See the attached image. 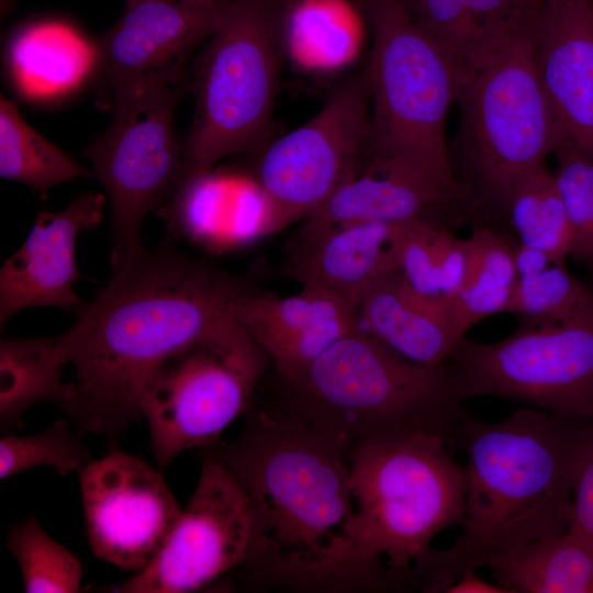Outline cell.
Returning a JSON list of instances; mask_svg holds the SVG:
<instances>
[{"mask_svg": "<svg viewBox=\"0 0 593 593\" xmlns=\"http://www.w3.org/2000/svg\"><path fill=\"white\" fill-rule=\"evenodd\" d=\"M555 155L553 176L571 228L570 256L593 267V158L568 143Z\"/></svg>", "mask_w": 593, "mask_h": 593, "instance_id": "d6a6232c", "label": "cell"}, {"mask_svg": "<svg viewBox=\"0 0 593 593\" xmlns=\"http://www.w3.org/2000/svg\"><path fill=\"white\" fill-rule=\"evenodd\" d=\"M228 1L125 0L119 20L92 43L97 108L110 110L121 92L139 83L189 79V58L216 29Z\"/></svg>", "mask_w": 593, "mask_h": 593, "instance_id": "5bb4252c", "label": "cell"}, {"mask_svg": "<svg viewBox=\"0 0 593 593\" xmlns=\"http://www.w3.org/2000/svg\"><path fill=\"white\" fill-rule=\"evenodd\" d=\"M112 276L99 295L55 337V349L75 369L59 405L78 435L112 436L139 419L141 394L170 354L235 313L251 290L242 278L159 245L114 246Z\"/></svg>", "mask_w": 593, "mask_h": 593, "instance_id": "6da1fadb", "label": "cell"}, {"mask_svg": "<svg viewBox=\"0 0 593 593\" xmlns=\"http://www.w3.org/2000/svg\"><path fill=\"white\" fill-rule=\"evenodd\" d=\"M354 0H295L283 8L286 57L311 71L351 64L361 51L363 24Z\"/></svg>", "mask_w": 593, "mask_h": 593, "instance_id": "603a6c76", "label": "cell"}, {"mask_svg": "<svg viewBox=\"0 0 593 593\" xmlns=\"http://www.w3.org/2000/svg\"><path fill=\"white\" fill-rule=\"evenodd\" d=\"M250 537V512L243 488L211 447H203L197 486L163 548L116 591H199L245 563Z\"/></svg>", "mask_w": 593, "mask_h": 593, "instance_id": "4fadbf2b", "label": "cell"}, {"mask_svg": "<svg viewBox=\"0 0 593 593\" xmlns=\"http://www.w3.org/2000/svg\"><path fill=\"white\" fill-rule=\"evenodd\" d=\"M484 29H492L522 16L532 0H462Z\"/></svg>", "mask_w": 593, "mask_h": 593, "instance_id": "d590c367", "label": "cell"}, {"mask_svg": "<svg viewBox=\"0 0 593 593\" xmlns=\"http://www.w3.org/2000/svg\"><path fill=\"white\" fill-rule=\"evenodd\" d=\"M362 9L371 33L366 63L371 102L362 166L402 159L454 172L446 138L447 113L456 96L452 61L412 23L402 0H363Z\"/></svg>", "mask_w": 593, "mask_h": 593, "instance_id": "ba28073f", "label": "cell"}, {"mask_svg": "<svg viewBox=\"0 0 593 593\" xmlns=\"http://www.w3.org/2000/svg\"><path fill=\"white\" fill-rule=\"evenodd\" d=\"M66 365L55 338H5L0 343V422L9 432L22 427L23 414L42 402L60 405L70 384L63 380Z\"/></svg>", "mask_w": 593, "mask_h": 593, "instance_id": "484cf974", "label": "cell"}, {"mask_svg": "<svg viewBox=\"0 0 593 593\" xmlns=\"http://www.w3.org/2000/svg\"><path fill=\"white\" fill-rule=\"evenodd\" d=\"M191 80L149 81L121 92L110 107L109 126L86 149L91 175L111 205L116 247H144L141 228L160 210L184 178L183 144L175 116Z\"/></svg>", "mask_w": 593, "mask_h": 593, "instance_id": "30bf717a", "label": "cell"}, {"mask_svg": "<svg viewBox=\"0 0 593 593\" xmlns=\"http://www.w3.org/2000/svg\"><path fill=\"white\" fill-rule=\"evenodd\" d=\"M391 224L346 223L298 244L282 269L284 276L327 289L360 309L369 289L399 268L390 245Z\"/></svg>", "mask_w": 593, "mask_h": 593, "instance_id": "ffe728a7", "label": "cell"}, {"mask_svg": "<svg viewBox=\"0 0 593 593\" xmlns=\"http://www.w3.org/2000/svg\"><path fill=\"white\" fill-rule=\"evenodd\" d=\"M593 299V280L585 283L564 264H551L529 276L518 277L503 312L518 315L524 323L561 322L583 310Z\"/></svg>", "mask_w": 593, "mask_h": 593, "instance_id": "4dcf8cb0", "label": "cell"}, {"mask_svg": "<svg viewBox=\"0 0 593 593\" xmlns=\"http://www.w3.org/2000/svg\"><path fill=\"white\" fill-rule=\"evenodd\" d=\"M94 459L66 419H57L42 433L5 435L0 440V478L34 467H51L61 475L79 472Z\"/></svg>", "mask_w": 593, "mask_h": 593, "instance_id": "1f68e13d", "label": "cell"}, {"mask_svg": "<svg viewBox=\"0 0 593 593\" xmlns=\"http://www.w3.org/2000/svg\"><path fill=\"white\" fill-rule=\"evenodd\" d=\"M422 221L455 231L486 224L468 186L454 172L402 159L366 164L304 220L291 244L356 222Z\"/></svg>", "mask_w": 593, "mask_h": 593, "instance_id": "2e32d148", "label": "cell"}, {"mask_svg": "<svg viewBox=\"0 0 593 593\" xmlns=\"http://www.w3.org/2000/svg\"><path fill=\"white\" fill-rule=\"evenodd\" d=\"M244 416L234 440L210 445L248 500L251 537L243 566L270 588L345 592L356 515L346 456L276 402L253 401Z\"/></svg>", "mask_w": 593, "mask_h": 593, "instance_id": "7a4b0ae2", "label": "cell"}, {"mask_svg": "<svg viewBox=\"0 0 593 593\" xmlns=\"http://www.w3.org/2000/svg\"><path fill=\"white\" fill-rule=\"evenodd\" d=\"M515 245L508 234L485 224L473 226L472 234L466 238L465 272L451 298L459 339L484 317L504 311L517 280Z\"/></svg>", "mask_w": 593, "mask_h": 593, "instance_id": "d4e9b609", "label": "cell"}, {"mask_svg": "<svg viewBox=\"0 0 593 593\" xmlns=\"http://www.w3.org/2000/svg\"><path fill=\"white\" fill-rule=\"evenodd\" d=\"M92 44L67 26L38 24L19 33L9 61L19 89L30 97L65 92L89 76Z\"/></svg>", "mask_w": 593, "mask_h": 593, "instance_id": "cb8c5ba5", "label": "cell"}, {"mask_svg": "<svg viewBox=\"0 0 593 593\" xmlns=\"http://www.w3.org/2000/svg\"><path fill=\"white\" fill-rule=\"evenodd\" d=\"M354 1H356V2H358V3H362V2H363V0H354Z\"/></svg>", "mask_w": 593, "mask_h": 593, "instance_id": "b9f144b4", "label": "cell"}, {"mask_svg": "<svg viewBox=\"0 0 593 593\" xmlns=\"http://www.w3.org/2000/svg\"><path fill=\"white\" fill-rule=\"evenodd\" d=\"M508 593H593V544L569 528L486 564Z\"/></svg>", "mask_w": 593, "mask_h": 593, "instance_id": "7402d4cb", "label": "cell"}, {"mask_svg": "<svg viewBox=\"0 0 593 593\" xmlns=\"http://www.w3.org/2000/svg\"><path fill=\"white\" fill-rule=\"evenodd\" d=\"M235 313L279 379L293 378L361 325L358 306L314 284H303L290 296L249 290L237 301Z\"/></svg>", "mask_w": 593, "mask_h": 593, "instance_id": "d6986e66", "label": "cell"}, {"mask_svg": "<svg viewBox=\"0 0 593 593\" xmlns=\"http://www.w3.org/2000/svg\"><path fill=\"white\" fill-rule=\"evenodd\" d=\"M359 314L366 332L415 362L444 363L461 340L454 325L451 299L417 292L400 268L369 289Z\"/></svg>", "mask_w": 593, "mask_h": 593, "instance_id": "44dd1931", "label": "cell"}, {"mask_svg": "<svg viewBox=\"0 0 593 593\" xmlns=\"http://www.w3.org/2000/svg\"><path fill=\"white\" fill-rule=\"evenodd\" d=\"M455 71L456 176L499 227L522 179L566 144L539 78L527 15L486 29Z\"/></svg>", "mask_w": 593, "mask_h": 593, "instance_id": "8992f818", "label": "cell"}, {"mask_svg": "<svg viewBox=\"0 0 593 593\" xmlns=\"http://www.w3.org/2000/svg\"><path fill=\"white\" fill-rule=\"evenodd\" d=\"M370 102L365 65L340 82L306 123L259 149L255 181L268 202L276 232L309 217L360 171Z\"/></svg>", "mask_w": 593, "mask_h": 593, "instance_id": "7c38bea8", "label": "cell"}, {"mask_svg": "<svg viewBox=\"0 0 593 593\" xmlns=\"http://www.w3.org/2000/svg\"><path fill=\"white\" fill-rule=\"evenodd\" d=\"M592 439V419L533 406L500 423L468 415L462 530L450 548L429 547L414 560L410 589L445 593L493 559L569 529L575 480Z\"/></svg>", "mask_w": 593, "mask_h": 593, "instance_id": "3957f363", "label": "cell"}, {"mask_svg": "<svg viewBox=\"0 0 593 593\" xmlns=\"http://www.w3.org/2000/svg\"><path fill=\"white\" fill-rule=\"evenodd\" d=\"M519 243L547 253L556 264L570 256L571 228L555 176L546 164L526 175L515 188L505 210Z\"/></svg>", "mask_w": 593, "mask_h": 593, "instance_id": "f1b7e54d", "label": "cell"}, {"mask_svg": "<svg viewBox=\"0 0 593 593\" xmlns=\"http://www.w3.org/2000/svg\"><path fill=\"white\" fill-rule=\"evenodd\" d=\"M269 363L236 313L165 358L139 402L158 468L188 449L219 441L250 407Z\"/></svg>", "mask_w": 593, "mask_h": 593, "instance_id": "9c48e42d", "label": "cell"}, {"mask_svg": "<svg viewBox=\"0 0 593 593\" xmlns=\"http://www.w3.org/2000/svg\"><path fill=\"white\" fill-rule=\"evenodd\" d=\"M280 0H230L190 76L193 119L183 144L184 179L269 141L282 63Z\"/></svg>", "mask_w": 593, "mask_h": 593, "instance_id": "52a82bcc", "label": "cell"}, {"mask_svg": "<svg viewBox=\"0 0 593 593\" xmlns=\"http://www.w3.org/2000/svg\"><path fill=\"white\" fill-rule=\"evenodd\" d=\"M412 23L456 67L479 45L484 29L462 0H402Z\"/></svg>", "mask_w": 593, "mask_h": 593, "instance_id": "836d02e7", "label": "cell"}, {"mask_svg": "<svg viewBox=\"0 0 593 593\" xmlns=\"http://www.w3.org/2000/svg\"><path fill=\"white\" fill-rule=\"evenodd\" d=\"M14 3L15 0H0V13L2 18L10 12Z\"/></svg>", "mask_w": 593, "mask_h": 593, "instance_id": "f35d334b", "label": "cell"}, {"mask_svg": "<svg viewBox=\"0 0 593 593\" xmlns=\"http://www.w3.org/2000/svg\"><path fill=\"white\" fill-rule=\"evenodd\" d=\"M5 546L19 564L25 592L79 591V560L43 529L35 515L30 514L9 529Z\"/></svg>", "mask_w": 593, "mask_h": 593, "instance_id": "f546056e", "label": "cell"}, {"mask_svg": "<svg viewBox=\"0 0 593 593\" xmlns=\"http://www.w3.org/2000/svg\"><path fill=\"white\" fill-rule=\"evenodd\" d=\"M569 528L593 544V439L575 480Z\"/></svg>", "mask_w": 593, "mask_h": 593, "instance_id": "e575fe53", "label": "cell"}, {"mask_svg": "<svg viewBox=\"0 0 593 593\" xmlns=\"http://www.w3.org/2000/svg\"><path fill=\"white\" fill-rule=\"evenodd\" d=\"M528 30L545 92L566 143L593 158V5L533 0Z\"/></svg>", "mask_w": 593, "mask_h": 593, "instance_id": "ac0fdd59", "label": "cell"}, {"mask_svg": "<svg viewBox=\"0 0 593 593\" xmlns=\"http://www.w3.org/2000/svg\"><path fill=\"white\" fill-rule=\"evenodd\" d=\"M465 400L493 395L593 421V299L561 322L528 324L504 339H461L446 361Z\"/></svg>", "mask_w": 593, "mask_h": 593, "instance_id": "8fae6325", "label": "cell"}, {"mask_svg": "<svg viewBox=\"0 0 593 593\" xmlns=\"http://www.w3.org/2000/svg\"><path fill=\"white\" fill-rule=\"evenodd\" d=\"M390 245L413 289L429 296H454L465 272L466 238L430 223L407 221L391 224Z\"/></svg>", "mask_w": 593, "mask_h": 593, "instance_id": "4316f807", "label": "cell"}, {"mask_svg": "<svg viewBox=\"0 0 593 593\" xmlns=\"http://www.w3.org/2000/svg\"><path fill=\"white\" fill-rule=\"evenodd\" d=\"M78 474L93 555L134 574L145 569L163 548L182 511L160 469L112 449Z\"/></svg>", "mask_w": 593, "mask_h": 593, "instance_id": "9a60e30c", "label": "cell"}, {"mask_svg": "<svg viewBox=\"0 0 593 593\" xmlns=\"http://www.w3.org/2000/svg\"><path fill=\"white\" fill-rule=\"evenodd\" d=\"M0 176L44 193L61 182L92 175L35 131L22 118L16 104L1 94Z\"/></svg>", "mask_w": 593, "mask_h": 593, "instance_id": "83f0119b", "label": "cell"}, {"mask_svg": "<svg viewBox=\"0 0 593 593\" xmlns=\"http://www.w3.org/2000/svg\"><path fill=\"white\" fill-rule=\"evenodd\" d=\"M105 195L89 191L61 211H41L21 247L0 269V327L20 311L53 306L77 312L86 302L74 291L82 279L76 264L79 235L103 219Z\"/></svg>", "mask_w": 593, "mask_h": 593, "instance_id": "e0dca14e", "label": "cell"}, {"mask_svg": "<svg viewBox=\"0 0 593 593\" xmlns=\"http://www.w3.org/2000/svg\"><path fill=\"white\" fill-rule=\"evenodd\" d=\"M277 384L275 402L328 437L346 458L367 443L416 434L462 447L468 414L452 368L409 360L361 325Z\"/></svg>", "mask_w": 593, "mask_h": 593, "instance_id": "277c9868", "label": "cell"}, {"mask_svg": "<svg viewBox=\"0 0 593 593\" xmlns=\"http://www.w3.org/2000/svg\"><path fill=\"white\" fill-rule=\"evenodd\" d=\"M183 1L195 2V3H212V2H217L221 0H183Z\"/></svg>", "mask_w": 593, "mask_h": 593, "instance_id": "ab89813d", "label": "cell"}, {"mask_svg": "<svg viewBox=\"0 0 593 593\" xmlns=\"http://www.w3.org/2000/svg\"><path fill=\"white\" fill-rule=\"evenodd\" d=\"M445 593H508L499 584L489 583L479 578L475 571L462 575Z\"/></svg>", "mask_w": 593, "mask_h": 593, "instance_id": "74e56055", "label": "cell"}, {"mask_svg": "<svg viewBox=\"0 0 593 593\" xmlns=\"http://www.w3.org/2000/svg\"><path fill=\"white\" fill-rule=\"evenodd\" d=\"M356 515L344 557L346 592L410 589L414 560L465 521L466 472L433 435L367 443L347 457Z\"/></svg>", "mask_w": 593, "mask_h": 593, "instance_id": "5b68a950", "label": "cell"}, {"mask_svg": "<svg viewBox=\"0 0 593 593\" xmlns=\"http://www.w3.org/2000/svg\"><path fill=\"white\" fill-rule=\"evenodd\" d=\"M514 261L517 278L537 273L553 264L544 250L521 243L515 245Z\"/></svg>", "mask_w": 593, "mask_h": 593, "instance_id": "8d00e7d4", "label": "cell"}, {"mask_svg": "<svg viewBox=\"0 0 593 593\" xmlns=\"http://www.w3.org/2000/svg\"><path fill=\"white\" fill-rule=\"evenodd\" d=\"M280 1L282 2L283 8H284L286 5H288L289 3H291V2H293L295 0H280Z\"/></svg>", "mask_w": 593, "mask_h": 593, "instance_id": "60d3db41", "label": "cell"}]
</instances>
